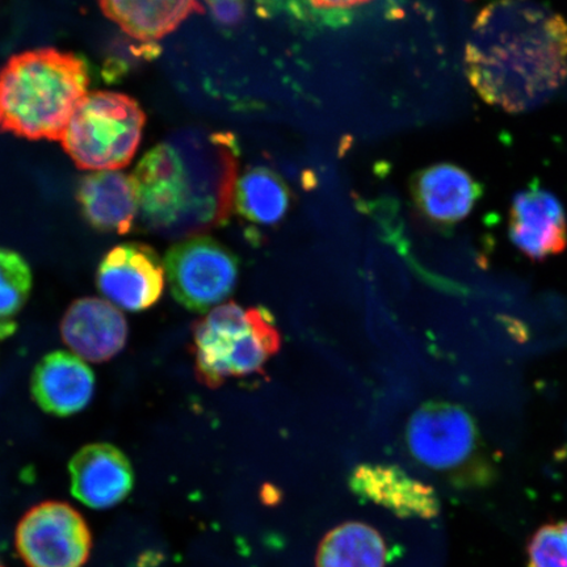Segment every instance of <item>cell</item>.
I'll return each instance as SVG.
<instances>
[{"instance_id":"1","label":"cell","mask_w":567,"mask_h":567,"mask_svg":"<svg viewBox=\"0 0 567 567\" xmlns=\"http://www.w3.org/2000/svg\"><path fill=\"white\" fill-rule=\"evenodd\" d=\"M464 62L487 104L509 113L535 110L566 81V20L536 0H495L474 20Z\"/></svg>"},{"instance_id":"2","label":"cell","mask_w":567,"mask_h":567,"mask_svg":"<svg viewBox=\"0 0 567 567\" xmlns=\"http://www.w3.org/2000/svg\"><path fill=\"white\" fill-rule=\"evenodd\" d=\"M238 145L229 133L183 131L154 146L132 175L148 231L186 239L228 221Z\"/></svg>"},{"instance_id":"3","label":"cell","mask_w":567,"mask_h":567,"mask_svg":"<svg viewBox=\"0 0 567 567\" xmlns=\"http://www.w3.org/2000/svg\"><path fill=\"white\" fill-rule=\"evenodd\" d=\"M82 56L55 48L12 55L0 69V133L31 141H60L89 94Z\"/></svg>"},{"instance_id":"4","label":"cell","mask_w":567,"mask_h":567,"mask_svg":"<svg viewBox=\"0 0 567 567\" xmlns=\"http://www.w3.org/2000/svg\"><path fill=\"white\" fill-rule=\"evenodd\" d=\"M193 336L195 372L208 388L264 373L281 347L278 326L266 308L245 309L236 302L198 319Z\"/></svg>"},{"instance_id":"5","label":"cell","mask_w":567,"mask_h":567,"mask_svg":"<svg viewBox=\"0 0 567 567\" xmlns=\"http://www.w3.org/2000/svg\"><path fill=\"white\" fill-rule=\"evenodd\" d=\"M145 123V112L133 97L90 92L78 104L61 141L78 168L118 172L136 155Z\"/></svg>"},{"instance_id":"6","label":"cell","mask_w":567,"mask_h":567,"mask_svg":"<svg viewBox=\"0 0 567 567\" xmlns=\"http://www.w3.org/2000/svg\"><path fill=\"white\" fill-rule=\"evenodd\" d=\"M405 443L411 457L431 471L478 484L492 476L478 425L457 403H423L410 416Z\"/></svg>"},{"instance_id":"7","label":"cell","mask_w":567,"mask_h":567,"mask_svg":"<svg viewBox=\"0 0 567 567\" xmlns=\"http://www.w3.org/2000/svg\"><path fill=\"white\" fill-rule=\"evenodd\" d=\"M163 265L174 299L197 313L228 300L239 279L236 255L207 236L179 240L169 248Z\"/></svg>"},{"instance_id":"8","label":"cell","mask_w":567,"mask_h":567,"mask_svg":"<svg viewBox=\"0 0 567 567\" xmlns=\"http://www.w3.org/2000/svg\"><path fill=\"white\" fill-rule=\"evenodd\" d=\"M91 547L87 523L68 503H41L17 530V548L28 567H82Z\"/></svg>"},{"instance_id":"9","label":"cell","mask_w":567,"mask_h":567,"mask_svg":"<svg viewBox=\"0 0 567 567\" xmlns=\"http://www.w3.org/2000/svg\"><path fill=\"white\" fill-rule=\"evenodd\" d=\"M165 265L154 248L130 243L113 247L97 267L96 286L104 299L126 311L154 307L165 292Z\"/></svg>"},{"instance_id":"10","label":"cell","mask_w":567,"mask_h":567,"mask_svg":"<svg viewBox=\"0 0 567 567\" xmlns=\"http://www.w3.org/2000/svg\"><path fill=\"white\" fill-rule=\"evenodd\" d=\"M508 231L517 250L529 259L556 257L567 246V219L561 202L537 184L520 190L509 210Z\"/></svg>"},{"instance_id":"11","label":"cell","mask_w":567,"mask_h":567,"mask_svg":"<svg viewBox=\"0 0 567 567\" xmlns=\"http://www.w3.org/2000/svg\"><path fill=\"white\" fill-rule=\"evenodd\" d=\"M71 493L90 508L105 509L122 503L132 492L131 461L115 445L83 446L69 464Z\"/></svg>"},{"instance_id":"12","label":"cell","mask_w":567,"mask_h":567,"mask_svg":"<svg viewBox=\"0 0 567 567\" xmlns=\"http://www.w3.org/2000/svg\"><path fill=\"white\" fill-rule=\"evenodd\" d=\"M127 322L122 311L106 300L84 297L71 303L62 318L63 342L76 357L91 363H104L126 344Z\"/></svg>"},{"instance_id":"13","label":"cell","mask_w":567,"mask_h":567,"mask_svg":"<svg viewBox=\"0 0 567 567\" xmlns=\"http://www.w3.org/2000/svg\"><path fill=\"white\" fill-rule=\"evenodd\" d=\"M411 196L425 221L449 228L471 215L482 197V186L466 169L437 163L413 176Z\"/></svg>"},{"instance_id":"14","label":"cell","mask_w":567,"mask_h":567,"mask_svg":"<svg viewBox=\"0 0 567 567\" xmlns=\"http://www.w3.org/2000/svg\"><path fill=\"white\" fill-rule=\"evenodd\" d=\"M94 390V373L75 353H49L32 374L33 400L51 415L63 417L80 413L89 406Z\"/></svg>"},{"instance_id":"15","label":"cell","mask_w":567,"mask_h":567,"mask_svg":"<svg viewBox=\"0 0 567 567\" xmlns=\"http://www.w3.org/2000/svg\"><path fill=\"white\" fill-rule=\"evenodd\" d=\"M354 494L400 516L432 517L439 512L434 488L395 465L364 464L350 477Z\"/></svg>"},{"instance_id":"16","label":"cell","mask_w":567,"mask_h":567,"mask_svg":"<svg viewBox=\"0 0 567 567\" xmlns=\"http://www.w3.org/2000/svg\"><path fill=\"white\" fill-rule=\"evenodd\" d=\"M84 219L103 233H130L140 215L136 184L120 172H95L82 177L76 190Z\"/></svg>"},{"instance_id":"17","label":"cell","mask_w":567,"mask_h":567,"mask_svg":"<svg viewBox=\"0 0 567 567\" xmlns=\"http://www.w3.org/2000/svg\"><path fill=\"white\" fill-rule=\"evenodd\" d=\"M106 18L131 38L155 41L179 28L194 13H203L198 0H99Z\"/></svg>"},{"instance_id":"18","label":"cell","mask_w":567,"mask_h":567,"mask_svg":"<svg viewBox=\"0 0 567 567\" xmlns=\"http://www.w3.org/2000/svg\"><path fill=\"white\" fill-rule=\"evenodd\" d=\"M292 203L287 183L267 167L247 169L234 189L233 208L244 221L272 228L288 215Z\"/></svg>"},{"instance_id":"19","label":"cell","mask_w":567,"mask_h":567,"mask_svg":"<svg viewBox=\"0 0 567 567\" xmlns=\"http://www.w3.org/2000/svg\"><path fill=\"white\" fill-rule=\"evenodd\" d=\"M386 544L368 524L344 523L319 545L317 567H384Z\"/></svg>"},{"instance_id":"20","label":"cell","mask_w":567,"mask_h":567,"mask_svg":"<svg viewBox=\"0 0 567 567\" xmlns=\"http://www.w3.org/2000/svg\"><path fill=\"white\" fill-rule=\"evenodd\" d=\"M32 286L28 261L17 251L0 247V336L10 334L11 318L25 307Z\"/></svg>"},{"instance_id":"21","label":"cell","mask_w":567,"mask_h":567,"mask_svg":"<svg viewBox=\"0 0 567 567\" xmlns=\"http://www.w3.org/2000/svg\"><path fill=\"white\" fill-rule=\"evenodd\" d=\"M528 567H567V522L545 524L527 547Z\"/></svg>"},{"instance_id":"22","label":"cell","mask_w":567,"mask_h":567,"mask_svg":"<svg viewBox=\"0 0 567 567\" xmlns=\"http://www.w3.org/2000/svg\"><path fill=\"white\" fill-rule=\"evenodd\" d=\"M205 2L208 3L212 17L218 24L236 27L245 19L247 0H205Z\"/></svg>"},{"instance_id":"23","label":"cell","mask_w":567,"mask_h":567,"mask_svg":"<svg viewBox=\"0 0 567 567\" xmlns=\"http://www.w3.org/2000/svg\"><path fill=\"white\" fill-rule=\"evenodd\" d=\"M317 9L321 10H346L352 7L365 4L371 0H310Z\"/></svg>"},{"instance_id":"24","label":"cell","mask_w":567,"mask_h":567,"mask_svg":"<svg viewBox=\"0 0 567 567\" xmlns=\"http://www.w3.org/2000/svg\"><path fill=\"white\" fill-rule=\"evenodd\" d=\"M0 567H4L2 564H0Z\"/></svg>"}]
</instances>
